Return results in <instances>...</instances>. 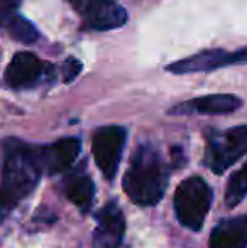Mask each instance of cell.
I'll return each instance as SVG.
<instances>
[{"instance_id": "6da1fadb", "label": "cell", "mask_w": 247, "mask_h": 248, "mask_svg": "<svg viewBox=\"0 0 247 248\" xmlns=\"http://www.w3.org/2000/svg\"><path fill=\"white\" fill-rule=\"evenodd\" d=\"M39 147L17 139L3 142V167L0 181V221L24 201L43 176Z\"/></svg>"}, {"instance_id": "7a4b0ae2", "label": "cell", "mask_w": 247, "mask_h": 248, "mask_svg": "<svg viewBox=\"0 0 247 248\" xmlns=\"http://www.w3.org/2000/svg\"><path fill=\"white\" fill-rule=\"evenodd\" d=\"M169 166L151 144L139 145L124 174V191L139 206H154L165 196Z\"/></svg>"}, {"instance_id": "3957f363", "label": "cell", "mask_w": 247, "mask_h": 248, "mask_svg": "<svg viewBox=\"0 0 247 248\" xmlns=\"http://www.w3.org/2000/svg\"><path fill=\"white\" fill-rule=\"evenodd\" d=\"M212 187L201 177H188L178 186L175 194L176 218L185 228L198 232L205 223L212 206Z\"/></svg>"}, {"instance_id": "277c9868", "label": "cell", "mask_w": 247, "mask_h": 248, "mask_svg": "<svg viewBox=\"0 0 247 248\" xmlns=\"http://www.w3.org/2000/svg\"><path fill=\"white\" fill-rule=\"evenodd\" d=\"M247 154V125L229 128L224 134L212 132L207 140L205 164L215 174H222Z\"/></svg>"}, {"instance_id": "5b68a950", "label": "cell", "mask_w": 247, "mask_h": 248, "mask_svg": "<svg viewBox=\"0 0 247 248\" xmlns=\"http://www.w3.org/2000/svg\"><path fill=\"white\" fill-rule=\"evenodd\" d=\"M127 142V132L119 125L102 127L93 134L92 150L99 169L103 177L112 181L119 170V164L122 159V152Z\"/></svg>"}, {"instance_id": "8992f818", "label": "cell", "mask_w": 247, "mask_h": 248, "mask_svg": "<svg viewBox=\"0 0 247 248\" xmlns=\"http://www.w3.org/2000/svg\"><path fill=\"white\" fill-rule=\"evenodd\" d=\"M242 62H247V47L234 52L224 49H210L173 62L166 69L169 73H175V75H186V73L212 71V69L222 68V66L242 64Z\"/></svg>"}, {"instance_id": "52a82bcc", "label": "cell", "mask_w": 247, "mask_h": 248, "mask_svg": "<svg viewBox=\"0 0 247 248\" xmlns=\"http://www.w3.org/2000/svg\"><path fill=\"white\" fill-rule=\"evenodd\" d=\"M125 235V218L117 202H107L97 213V228L93 232V248H119Z\"/></svg>"}, {"instance_id": "ba28073f", "label": "cell", "mask_w": 247, "mask_h": 248, "mask_svg": "<svg viewBox=\"0 0 247 248\" xmlns=\"http://www.w3.org/2000/svg\"><path fill=\"white\" fill-rule=\"evenodd\" d=\"M46 71V64L33 52H17L5 69V83L10 88L22 90L37 85Z\"/></svg>"}, {"instance_id": "9c48e42d", "label": "cell", "mask_w": 247, "mask_h": 248, "mask_svg": "<svg viewBox=\"0 0 247 248\" xmlns=\"http://www.w3.org/2000/svg\"><path fill=\"white\" fill-rule=\"evenodd\" d=\"M127 22V12L114 0H93L83 10L82 29L85 31H112Z\"/></svg>"}, {"instance_id": "30bf717a", "label": "cell", "mask_w": 247, "mask_h": 248, "mask_svg": "<svg viewBox=\"0 0 247 248\" xmlns=\"http://www.w3.org/2000/svg\"><path fill=\"white\" fill-rule=\"evenodd\" d=\"M80 150H82V142L76 137L61 139L51 145H41L39 155L43 170L48 174L63 172L75 162Z\"/></svg>"}, {"instance_id": "8fae6325", "label": "cell", "mask_w": 247, "mask_h": 248, "mask_svg": "<svg viewBox=\"0 0 247 248\" xmlns=\"http://www.w3.org/2000/svg\"><path fill=\"white\" fill-rule=\"evenodd\" d=\"M242 101L235 95H208L200 96L185 103L176 105L171 108L175 115H188V113H201V115H225L239 110Z\"/></svg>"}, {"instance_id": "7c38bea8", "label": "cell", "mask_w": 247, "mask_h": 248, "mask_svg": "<svg viewBox=\"0 0 247 248\" xmlns=\"http://www.w3.org/2000/svg\"><path fill=\"white\" fill-rule=\"evenodd\" d=\"M210 248H247V218L237 216L220 221L210 235Z\"/></svg>"}, {"instance_id": "4fadbf2b", "label": "cell", "mask_w": 247, "mask_h": 248, "mask_svg": "<svg viewBox=\"0 0 247 248\" xmlns=\"http://www.w3.org/2000/svg\"><path fill=\"white\" fill-rule=\"evenodd\" d=\"M65 193L66 198L76 206L82 213H88L93 204L95 196V184L85 172H73L65 181Z\"/></svg>"}, {"instance_id": "5bb4252c", "label": "cell", "mask_w": 247, "mask_h": 248, "mask_svg": "<svg viewBox=\"0 0 247 248\" xmlns=\"http://www.w3.org/2000/svg\"><path fill=\"white\" fill-rule=\"evenodd\" d=\"M246 196H247V162L229 181L227 191H225V202H227L229 208H234Z\"/></svg>"}, {"instance_id": "9a60e30c", "label": "cell", "mask_w": 247, "mask_h": 248, "mask_svg": "<svg viewBox=\"0 0 247 248\" xmlns=\"http://www.w3.org/2000/svg\"><path fill=\"white\" fill-rule=\"evenodd\" d=\"M9 32L16 41L24 44H34L39 39V32L27 19L20 16H14L9 20Z\"/></svg>"}, {"instance_id": "2e32d148", "label": "cell", "mask_w": 247, "mask_h": 248, "mask_svg": "<svg viewBox=\"0 0 247 248\" xmlns=\"http://www.w3.org/2000/svg\"><path fill=\"white\" fill-rule=\"evenodd\" d=\"M82 73V62L75 58H68L63 64V79L65 83H71Z\"/></svg>"}, {"instance_id": "e0dca14e", "label": "cell", "mask_w": 247, "mask_h": 248, "mask_svg": "<svg viewBox=\"0 0 247 248\" xmlns=\"http://www.w3.org/2000/svg\"><path fill=\"white\" fill-rule=\"evenodd\" d=\"M20 0H0V26L10 20L14 10L19 7Z\"/></svg>"}, {"instance_id": "ac0fdd59", "label": "cell", "mask_w": 247, "mask_h": 248, "mask_svg": "<svg viewBox=\"0 0 247 248\" xmlns=\"http://www.w3.org/2000/svg\"><path fill=\"white\" fill-rule=\"evenodd\" d=\"M69 2H71V5L75 7L78 12H83V10H85L86 7L93 2V0H69Z\"/></svg>"}]
</instances>
